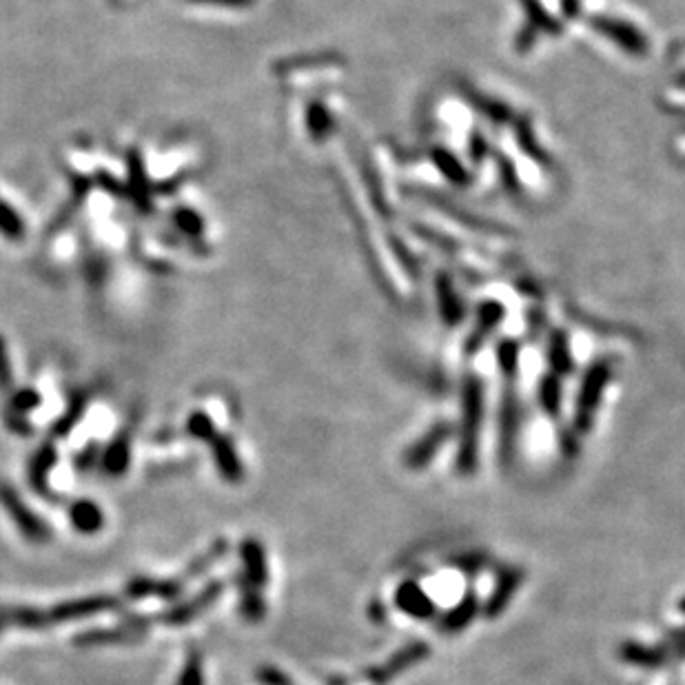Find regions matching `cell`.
<instances>
[{
    "label": "cell",
    "instance_id": "obj_11",
    "mask_svg": "<svg viewBox=\"0 0 685 685\" xmlns=\"http://www.w3.org/2000/svg\"><path fill=\"white\" fill-rule=\"evenodd\" d=\"M519 426H521L519 402L515 397V391L506 388L502 411H499V464H502L504 468H508L515 462Z\"/></svg>",
    "mask_w": 685,
    "mask_h": 685
},
{
    "label": "cell",
    "instance_id": "obj_25",
    "mask_svg": "<svg viewBox=\"0 0 685 685\" xmlns=\"http://www.w3.org/2000/svg\"><path fill=\"white\" fill-rule=\"evenodd\" d=\"M227 552H229V541L227 539H218L216 544H211L196 561H191V566L182 575L184 581L198 579L200 575H204V572H207L213 564H216V561H220L224 555H227Z\"/></svg>",
    "mask_w": 685,
    "mask_h": 685
},
{
    "label": "cell",
    "instance_id": "obj_33",
    "mask_svg": "<svg viewBox=\"0 0 685 685\" xmlns=\"http://www.w3.org/2000/svg\"><path fill=\"white\" fill-rule=\"evenodd\" d=\"M38 395L34 391H20L14 402H12V411L14 413H25V411H32V408L38 406Z\"/></svg>",
    "mask_w": 685,
    "mask_h": 685
},
{
    "label": "cell",
    "instance_id": "obj_2",
    "mask_svg": "<svg viewBox=\"0 0 685 685\" xmlns=\"http://www.w3.org/2000/svg\"><path fill=\"white\" fill-rule=\"evenodd\" d=\"M612 377H615V364L610 360H597L586 371L584 380H581L575 402V422H572V431L579 437L592 431L595 415L599 411L603 395H606V388L612 382Z\"/></svg>",
    "mask_w": 685,
    "mask_h": 685
},
{
    "label": "cell",
    "instance_id": "obj_22",
    "mask_svg": "<svg viewBox=\"0 0 685 685\" xmlns=\"http://www.w3.org/2000/svg\"><path fill=\"white\" fill-rule=\"evenodd\" d=\"M238 592H240V615L249 623H260L267 617V601H264L262 588H255L247 579L238 577Z\"/></svg>",
    "mask_w": 685,
    "mask_h": 685
},
{
    "label": "cell",
    "instance_id": "obj_1",
    "mask_svg": "<svg viewBox=\"0 0 685 685\" xmlns=\"http://www.w3.org/2000/svg\"><path fill=\"white\" fill-rule=\"evenodd\" d=\"M484 422V382L468 375L462 386V422H459V442L455 468L462 477H473L479 470V437Z\"/></svg>",
    "mask_w": 685,
    "mask_h": 685
},
{
    "label": "cell",
    "instance_id": "obj_21",
    "mask_svg": "<svg viewBox=\"0 0 685 685\" xmlns=\"http://www.w3.org/2000/svg\"><path fill=\"white\" fill-rule=\"evenodd\" d=\"M504 318V309L499 304L495 302H486L479 306V318H477V326H475V331L473 335H470V340L466 344V351L468 355H473L479 346L484 344V340L488 337L490 331H495L499 322H502Z\"/></svg>",
    "mask_w": 685,
    "mask_h": 685
},
{
    "label": "cell",
    "instance_id": "obj_23",
    "mask_svg": "<svg viewBox=\"0 0 685 685\" xmlns=\"http://www.w3.org/2000/svg\"><path fill=\"white\" fill-rule=\"evenodd\" d=\"M539 406L548 417H557L561 411V400H564V391H561V382L557 375H544L539 382Z\"/></svg>",
    "mask_w": 685,
    "mask_h": 685
},
{
    "label": "cell",
    "instance_id": "obj_12",
    "mask_svg": "<svg viewBox=\"0 0 685 685\" xmlns=\"http://www.w3.org/2000/svg\"><path fill=\"white\" fill-rule=\"evenodd\" d=\"M395 606L402 615L415 621H431L437 615V606L433 597L417 584L415 579H406L395 590Z\"/></svg>",
    "mask_w": 685,
    "mask_h": 685
},
{
    "label": "cell",
    "instance_id": "obj_13",
    "mask_svg": "<svg viewBox=\"0 0 685 685\" xmlns=\"http://www.w3.org/2000/svg\"><path fill=\"white\" fill-rule=\"evenodd\" d=\"M479 612H484L482 606V599H479L477 592L468 590L466 595L459 599L453 608H448L442 617L437 621V630L442 632L446 637H453L459 635V632H464L470 623L477 619Z\"/></svg>",
    "mask_w": 685,
    "mask_h": 685
},
{
    "label": "cell",
    "instance_id": "obj_7",
    "mask_svg": "<svg viewBox=\"0 0 685 685\" xmlns=\"http://www.w3.org/2000/svg\"><path fill=\"white\" fill-rule=\"evenodd\" d=\"M120 606H122V601L118 597L94 595V597H83V599L60 601L56 603V606L47 608V617L51 626H60V623L89 619V617L100 615V612L118 610Z\"/></svg>",
    "mask_w": 685,
    "mask_h": 685
},
{
    "label": "cell",
    "instance_id": "obj_20",
    "mask_svg": "<svg viewBox=\"0 0 685 685\" xmlns=\"http://www.w3.org/2000/svg\"><path fill=\"white\" fill-rule=\"evenodd\" d=\"M131 464V439L127 433H120L114 442L107 446V451L102 453L100 466L109 477H122L129 470Z\"/></svg>",
    "mask_w": 685,
    "mask_h": 685
},
{
    "label": "cell",
    "instance_id": "obj_30",
    "mask_svg": "<svg viewBox=\"0 0 685 685\" xmlns=\"http://www.w3.org/2000/svg\"><path fill=\"white\" fill-rule=\"evenodd\" d=\"M100 446L96 442H91L87 448H83L74 459V468L78 473H89V470H94L96 464H100Z\"/></svg>",
    "mask_w": 685,
    "mask_h": 685
},
{
    "label": "cell",
    "instance_id": "obj_3",
    "mask_svg": "<svg viewBox=\"0 0 685 685\" xmlns=\"http://www.w3.org/2000/svg\"><path fill=\"white\" fill-rule=\"evenodd\" d=\"M0 506L5 508L9 519L16 524L18 533L27 541H32V544H47V541L51 539L49 526L25 504V499L20 497L7 482H0Z\"/></svg>",
    "mask_w": 685,
    "mask_h": 685
},
{
    "label": "cell",
    "instance_id": "obj_26",
    "mask_svg": "<svg viewBox=\"0 0 685 685\" xmlns=\"http://www.w3.org/2000/svg\"><path fill=\"white\" fill-rule=\"evenodd\" d=\"M490 564V557L488 552L484 550H468L462 552V555H457L451 559V566L459 572H464V575H479V572L486 570V566Z\"/></svg>",
    "mask_w": 685,
    "mask_h": 685
},
{
    "label": "cell",
    "instance_id": "obj_35",
    "mask_svg": "<svg viewBox=\"0 0 685 685\" xmlns=\"http://www.w3.org/2000/svg\"><path fill=\"white\" fill-rule=\"evenodd\" d=\"M577 433H561V442H559V446H561V453H564L566 457H575L577 453H579V442H577Z\"/></svg>",
    "mask_w": 685,
    "mask_h": 685
},
{
    "label": "cell",
    "instance_id": "obj_5",
    "mask_svg": "<svg viewBox=\"0 0 685 685\" xmlns=\"http://www.w3.org/2000/svg\"><path fill=\"white\" fill-rule=\"evenodd\" d=\"M153 619L147 617H129L118 628H94L80 632L74 637V646L78 648H96V646H120V643H138L145 639Z\"/></svg>",
    "mask_w": 685,
    "mask_h": 685
},
{
    "label": "cell",
    "instance_id": "obj_6",
    "mask_svg": "<svg viewBox=\"0 0 685 685\" xmlns=\"http://www.w3.org/2000/svg\"><path fill=\"white\" fill-rule=\"evenodd\" d=\"M224 592V584L218 581H211V584L204 586L196 597H191L189 601H182L178 606H173L165 612H160V615L153 617V621L158 623H165V626L171 628H180V626H187V623L196 621L200 615H204L213 603H216Z\"/></svg>",
    "mask_w": 685,
    "mask_h": 685
},
{
    "label": "cell",
    "instance_id": "obj_8",
    "mask_svg": "<svg viewBox=\"0 0 685 685\" xmlns=\"http://www.w3.org/2000/svg\"><path fill=\"white\" fill-rule=\"evenodd\" d=\"M524 579H526V570L521 566H504L502 570H499L495 586L493 590H490V595L484 603V617L490 621L502 617L510 603H513L521 584H524Z\"/></svg>",
    "mask_w": 685,
    "mask_h": 685
},
{
    "label": "cell",
    "instance_id": "obj_31",
    "mask_svg": "<svg viewBox=\"0 0 685 685\" xmlns=\"http://www.w3.org/2000/svg\"><path fill=\"white\" fill-rule=\"evenodd\" d=\"M255 681H258L260 685H295L289 674L275 666L258 668V672H255Z\"/></svg>",
    "mask_w": 685,
    "mask_h": 685
},
{
    "label": "cell",
    "instance_id": "obj_14",
    "mask_svg": "<svg viewBox=\"0 0 685 685\" xmlns=\"http://www.w3.org/2000/svg\"><path fill=\"white\" fill-rule=\"evenodd\" d=\"M58 464V451L54 442H43L38 446V451L29 457V464H27V479H29V486H32L40 497L51 499L54 497V490L49 488V475L51 470L56 468Z\"/></svg>",
    "mask_w": 685,
    "mask_h": 685
},
{
    "label": "cell",
    "instance_id": "obj_16",
    "mask_svg": "<svg viewBox=\"0 0 685 685\" xmlns=\"http://www.w3.org/2000/svg\"><path fill=\"white\" fill-rule=\"evenodd\" d=\"M240 559H242V579H247L255 588H267L269 584V561L267 550L258 539H244L240 544Z\"/></svg>",
    "mask_w": 685,
    "mask_h": 685
},
{
    "label": "cell",
    "instance_id": "obj_39",
    "mask_svg": "<svg viewBox=\"0 0 685 685\" xmlns=\"http://www.w3.org/2000/svg\"><path fill=\"white\" fill-rule=\"evenodd\" d=\"M679 610L683 612V615H685V597L679 601Z\"/></svg>",
    "mask_w": 685,
    "mask_h": 685
},
{
    "label": "cell",
    "instance_id": "obj_19",
    "mask_svg": "<svg viewBox=\"0 0 685 685\" xmlns=\"http://www.w3.org/2000/svg\"><path fill=\"white\" fill-rule=\"evenodd\" d=\"M69 521L80 535H98L105 526V513L91 499H78L69 506Z\"/></svg>",
    "mask_w": 685,
    "mask_h": 685
},
{
    "label": "cell",
    "instance_id": "obj_27",
    "mask_svg": "<svg viewBox=\"0 0 685 685\" xmlns=\"http://www.w3.org/2000/svg\"><path fill=\"white\" fill-rule=\"evenodd\" d=\"M176 685H204V666H202V652L198 648H191L184 661L182 672Z\"/></svg>",
    "mask_w": 685,
    "mask_h": 685
},
{
    "label": "cell",
    "instance_id": "obj_32",
    "mask_svg": "<svg viewBox=\"0 0 685 685\" xmlns=\"http://www.w3.org/2000/svg\"><path fill=\"white\" fill-rule=\"evenodd\" d=\"M666 648L672 657H685V628H677V630L668 632Z\"/></svg>",
    "mask_w": 685,
    "mask_h": 685
},
{
    "label": "cell",
    "instance_id": "obj_36",
    "mask_svg": "<svg viewBox=\"0 0 685 685\" xmlns=\"http://www.w3.org/2000/svg\"><path fill=\"white\" fill-rule=\"evenodd\" d=\"M7 386H9V368L5 360V351L0 349V391H7Z\"/></svg>",
    "mask_w": 685,
    "mask_h": 685
},
{
    "label": "cell",
    "instance_id": "obj_9",
    "mask_svg": "<svg viewBox=\"0 0 685 685\" xmlns=\"http://www.w3.org/2000/svg\"><path fill=\"white\" fill-rule=\"evenodd\" d=\"M590 25L597 29L601 36H606L612 43L619 45L630 56H646L648 54V40L637 27H632L626 20L612 18V16H592Z\"/></svg>",
    "mask_w": 685,
    "mask_h": 685
},
{
    "label": "cell",
    "instance_id": "obj_24",
    "mask_svg": "<svg viewBox=\"0 0 685 685\" xmlns=\"http://www.w3.org/2000/svg\"><path fill=\"white\" fill-rule=\"evenodd\" d=\"M548 362L557 375H570L572 368H575L564 333H552L550 344H548Z\"/></svg>",
    "mask_w": 685,
    "mask_h": 685
},
{
    "label": "cell",
    "instance_id": "obj_4",
    "mask_svg": "<svg viewBox=\"0 0 685 685\" xmlns=\"http://www.w3.org/2000/svg\"><path fill=\"white\" fill-rule=\"evenodd\" d=\"M431 657V646L424 641H411L402 646L400 650H395L391 657L382 661L380 666H373L366 670V679L373 685H388L393 683L397 677H402L404 672L419 666V663Z\"/></svg>",
    "mask_w": 685,
    "mask_h": 685
},
{
    "label": "cell",
    "instance_id": "obj_10",
    "mask_svg": "<svg viewBox=\"0 0 685 685\" xmlns=\"http://www.w3.org/2000/svg\"><path fill=\"white\" fill-rule=\"evenodd\" d=\"M453 435V426L448 422H437L431 431H426L422 437L417 439V442L408 448L404 453L402 464L408 470H424L433 464L435 455L442 451L444 444L451 439Z\"/></svg>",
    "mask_w": 685,
    "mask_h": 685
},
{
    "label": "cell",
    "instance_id": "obj_18",
    "mask_svg": "<svg viewBox=\"0 0 685 685\" xmlns=\"http://www.w3.org/2000/svg\"><path fill=\"white\" fill-rule=\"evenodd\" d=\"M187 581L184 577L178 579H149L138 577L131 579L127 584V597L129 599H145V597H160V599H176L182 595Z\"/></svg>",
    "mask_w": 685,
    "mask_h": 685
},
{
    "label": "cell",
    "instance_id": "obj_17",
    "mask_svg": "<svg viewBox=\"0 0 685 685\" xmlns=\"http://www.w3.org/2000/svg\"><path fill=\"white\" fill-rule=\"evenodd\" d=\"M213 451V462H216L218 473L227 484H240L244 479V466L240 462V455L235 451L233 439L227 435H216L209 442Z\"/></svg>",
    "mask_w": 685,
    "mask_h": 685
},
{
    "label": "cell",
    "instance_id": "obj_28",
    "mask_svg": "<svg viewBox=\"0 0 685 685\" xmlns=\"http://www.w3.org/2000/svg\"><path fill=\"white\" fill-rule=\"evenodd\" d=\"M497 362H499V368H502V373L506 377H515L517 375V366H519V344L517 342H502V344H499Z\"/></svg>",
    "mask_w": 685,
    "mask_h": 685
},
{
    "label": "cell",
    "instance_id": "obj_34",
    "mask_svg": "<svg viewBox=\"0 0 685 685\" xmlns=\"http://www.w3.org/2000/svg\"><path fill=\"white\" fill-rule=\"evenodd\" d=\"M5 422H7V428L12 433L16 435H29L32 433V424L27 422V419L20 415V413H14V411H7L5 413Z\"/></svg>",
    "mask_w": 685,
    "mask_h": 685
},
{
    "label": "cell",
    "instance_id": "obj_38",
    "mask_svg": "<svg viewBox=\"0 0 685 685\" xmlns=\"http://www.w3.org/2000/svg\"><path fill=\"white\" fill-rule=\"evenodd\" d=\"M577 7H579V0H564V12L575 14Z\"/></svg>",
    "mask_w": 685,
    "mask_h": 685
},
{
    "label": "cell",
    "instance_id": "obj_15",
    "mask_svg": "<svg viewBox=\"0 0 685 685\" xmlns=\"http://www.w3.org/2000/svg\"><path fill=\"white\" fill-rule=\"evenodd\" d=\"M617 657L623 663H628V666H635L641 670H659L663 666H668L672 654L666 646H648V643L641 641H623L617 648Z\"/></svg>",
    "mask_w": 685,
    "mask_h": 685
},
{
    "label": "cell",
    "instance_id": "obj_29",
    "mask_svg": "<svg viewBox=\"0 0 685 685\" xmlns=\"http://www.w3.org/2000/svg\"><path fill=\"white\" fill-rule=\"evenodd\" d=\"M187 431L189 435H193L196 439H200V442H211L213 437H216V428H213V422H211V417L209 415H204V413H193L189 417V424H187Z\"/></svg>",
    "mask_w": 685,
    "mask_h": 685
},
{
    "label": "cell",
    "instance_id": "obj_37",
    "mask_svg": "<svg viewBox=\"0 0 685 685\" xmlns=\"http://www.w3.org/2000/svg\"><path fill=\"white\" fill-rule=\"evenodd\" d=\"M368 612H371V617H373L375 621H382V619H384V608L380 606V601H373V603H371V610H368Z\"/></svg>",
    "mask_w": 685,
    "mask_h": 685
}]
</instances>
